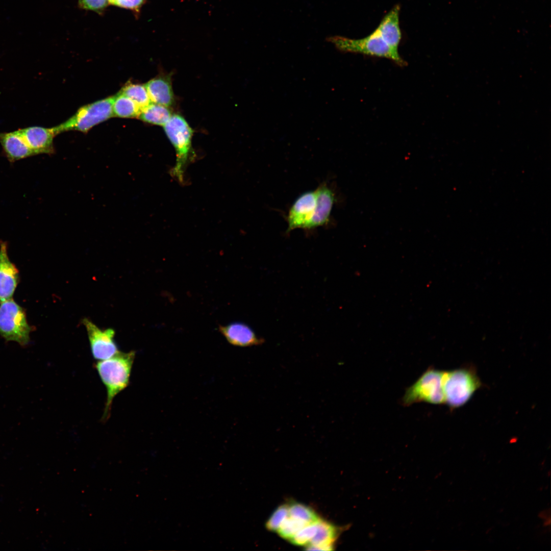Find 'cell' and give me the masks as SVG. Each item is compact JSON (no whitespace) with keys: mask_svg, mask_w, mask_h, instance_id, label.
Wrapping results in <instances>:
<instances>
[{"mask_svg":"<svg viewBox=\"0 0 551 551\" xmlns=\"http://www.w3.org/2000/svg\"><path fill=\"white\" fill-rule=\"evenodd\" d=\"M288 514L289 516L302 520L307 524L316 523L320 519L311 508L296 502L288 505Z\"/></svg>","mask_w":551,"mask_h":551,"instance_id":"21","label":"cell"},{"mask_svg":"<svg viewBox=\"0 0 551 551\" xmlns=\"http://www.w3.org/2000/svg\"><path fill=\"white\" fill-rule=\"evenodd\" d=\"M119 92L131 98L141 110L152 103L145 85L129 82Z\"/></svg>","mask_w":551,"mask_h":551,"instance_id":"20","label":"cell"},{"mask_svg":"<svg viewBox=\"0 0 551 551\" xmlns=\"http://www.w3.org/2000/svg\"><path fill=\"white\" fill-rule=\"evenodd\" d=\"M400 7L395 6L383 18L376 30L390 47L398 52L402 35L399 23Z\"/></svg>","mask_w":551,"mask_h":551,"instance_id":"15","label":"cell"},{"mask_svg":"<svg viewBox=\"0 0 551 551\" xmlns=\"http://www.w3.org/2000/svg\"><path fill=\"white\" fill-rule=\"evenodd\" d=\"M315 204V190L306 192L298 196L288 211L286 233H289L296 229L306 230L313 216Z\"/></svg>","mask_w":551,"mask_h":551,"instance_id":"9","label":"cell"},{"mask_svg":"<svg viewBox=\"0 0 551 551\" xmlns=\"http://www.w3.org/2000/svg\"><path fill=\"white\" fill-rule=\"evenodd\" d=\"M135 357V352H118L112 357L100 360L95 367L105 386L107 398L103 415V420L106 421L110 416L112 402L115 396L126 388Z\"/></svg>","mask_w":551,"mask_h":551,"instance_id":"1","label":"cell"},{"mask_svg":"<svg viewBox=\"0 0 551 551\" xmlns=\"http://www.w3.org/2000/svg\"><path fill=\"white\" fill-rule=\"evenodd\" d=\"M152 103L167 107L174 103L171 78L168 75H159L145 84Z\"/></svg>","mask_w":551,"mask_h":551,"instance_id":"16","label":"cell"},{"mask_svg":"<svg viewBox=\"0 0 551 551\" xmlns=\"http://www.w3.org/2000/svg\"><path fill=\"white\" fill-rule=\"evenodd\" d=\"M172 115L168 107L152 103L142 110L138 117L144 122L163 127Z\"/></svg>","mask_w":551,"mask_h":551,"instance_id":"18","label":"cell"},{"mask_svg":"<svg viewBox=\"0 0 551 551\" xmlns=\"http://www.w3.org/2000/svg\"><path fill=\"white\" fill-rule=\"evenodd\" d=\"M481 386L476 373L469 368L446 371L443 385L445 403L453 408L466 404Z\"/></svg>","mask_w":551,"mask_h":551,"instance_id":"7","label":"cell"},{"mask_svg":"<svg viewBox=\"0 0 551 551\" xmlns=\"http://www.w3.org/2000/svg\"><path fill=\"white\" fill-rule=\"evenodd\" d=\"M20 281L19 272L8 255L6 242H0V303L12 298Z\"/></svg>","mask_w":551,"mask_h":551,"instance_id":"10","label":"cell"},{"mask_svg":"<svg viewBox=\"0 0 551 551\" xmlns=\"http://www.w3.org/2000/svg\"><path fill=\"white\" fill-rule=\"evenodd\" d=\"M35 155L52 154L55 149L53 140L56 136L52 128L30 127L17 130Z\"/></svg>","mask_w":551,"mask_h":551,"instance_id":"13","label":"cell"},{"mask_svg":"<svg viewBox=\"0 0 551 551\" xmlns=\"http://www.w3.org/2000/svg\"><path fill=\"white\" fill-rule=\"evenodd\" d=\"M317 522L305 526L289 540L290 542L298 546L309 544L317 531Z\"/></svg>","mask_w":551,"mask_h":551,"instance_id":"24","label":"cell"},{"mask_svg":"<svg viewBox=\"0 0 551 551\" xmlns=\"http://www.w3.org/2000/svg\"><path fill=\"white\" fill-rule=\"evenodd\" d=\"M109 1L110 3H111L112 4H113V3L114 2V0H109Z\"/></svg>","mask_w":551,"mask_h":551,"instance_id":"27","label":"cell"},{"mask_svg":"<svg viewBox=\"0 0 551 551\" xmlns=\"http://www.w3.org/2000/svg\"><path fill=\"white\" fill-rule=\"evenodd\" d=\"M163 128L176 154V163L170 171L171 175L183 183L186 167L194 156L192 146V130L179 114L172 115Z\"/></svg>","mask_w":551,"mask_h":551,"instance_id":"2","label":"cell"},{"mask_svg":"<svg viewBox=\"0 0 551 551\" xmlns=\"http://www.w3.org/2000/svg\"><path fill=\"white\" fill-rule=\"evenodd\" d=\"M82 323L86 329L91 351L95 360L107 359L119 352L113 329L102 330L87 318L83 319Z\"/></svg>","mask_w":551,"mask_h":551,"instance_id":"8","label":"cell"},{"mask_svg":"<svg viewBox=\"0 0 551 551\" xmlns=\"http://www.w3.org/2000/svg\"><path fill=\"white\" fill-rule=\"evenodd\" d=\"M114 95L109 96L81 107L66 121L52 128L55 135L73 130L86 133L94 126L114 117Z\"/></svg>","mask_w":551,"mask_h":551,"instance_id":"6","label":"cell"},{"mask_svg":"<svg viewBox=\"0 0 551 551\" xmlns=\"http://www.w3.org/2000/svg\"><path fill=\"white\" fill-rule=\"evenodd\" d=\"M327 42L333 44L336 49L344 53H360L372 56L386 58L400 65L405 62L398 52L392 49L375 29L371 34L361 39H350L341 36L326 37Z\"/></svg>","mask_w":551,"mask_h":551,"instance_id":"3","label":"cell"},{"mask_svg":"<svg viewBox=\"0 0 551 551\" xmlns=\"http://www.w3.org/2000/svg\"><path fill=\"white\" fill-rule=\"evenodd\" d=\"M289 516L288 505L278 507L266 522V528L271 532H277L282 522Z\"/></svg>","mask_w":551,"mask_h":551,"instance_id":"23","label":"cell"},{"mask_svg":"<svg viewBox=\"0 0 551 551\" xmlns=\"http://www.w3.org/2000/svg\"><path fill=\"white\" fill-rule=\"evenodd\" d=\"M316 204L313 216L306 230H313L327 224L330 221L335 201V194L327 184H321L315 190Z\"/></svg>","mask_w":551,"mask_h":551,"instance_id":"11","label":"cell"},{"mask_svg":"<svg viewBox=\"0 0 551 551\" xmlns=\"http://www.w3.org/2000/svg\"><path fill=\"white\" fill-rule=\"evenodd\" d=\"M81 7L95 11H99L110 3L109 0H79Z\"/></svg>","mask_w":551,"mask_h":551,"instance_id":"25","label":"cell"},{"mask_svg":"<svg viewBox=\"0 0 551 551\" xmlns=\"http://www.w3.org/2000/svg\"><path fill=\"white\" fill-rule=\"evenodd\" d=\"M218 330L227 341L234 346L248 347L261 345L264 342L247 324L242 322H233L220 325Z\"/></svg>","mask_w":551,"mask_h":551,"instance_id":"12","label":"cell"},{"mask_svg":"<svg viewBox=\"0 0 551 551\" xmlns=\"http://www.w3.org/2000/svg\"><path fill=\"white\" fill-rule=\"evenodd\" d=\"M112 110L115 117L136 118L139 117L142 110L131 98L119 92L114 95Z\"/></svg>","mask_w":551,"mask_h":551,"instance_id":"19","label":"cell"},{"mask_svg":"<svg viewBox=\"0 0 551 551\" xmlns=\"http://www.w3.org/2000/svg\"><path fill=\"white\" fill-rule=\"evenodd\" d=\"M144 0H114L112 4L120 7L136 10L143 4Z\"/></svg>","mask_w":551,"mask_h":551,"instance_id":"26","label":"cell"},{"mask_svg":"<svg viewBox=\"0 0 551 551\" xmlns=\"http://www.w3.org/2000/svg\"><path fill=\"white\" fill-rule=\"evenodd\" d=\"M306 525L303 521L288 516L282 522L277 532L282 538L289 540Z\"/></svg>","mask_w":551,"mask_h":551,"instance_id":"22","label":"cell"},{"mask_svg":"<svg viewBox=\"0 0 551 551\" xmlns=\"http://www.w3.org/2000/svg\"><path fill=\"white\" fill-rule=\"evenodd\" d=\"M445 373V371L428 368L407 388L402 400L403 404L409 406L422 402L435 405L444 404Z\"/></svg>","mask_w":551,"mask_h":551,"instance_id":"4","label":"cell"},{"mask_svg":"<svg viewBox=\"0 0 551 551\" xmlns=\"http://www.w3.org/2000/svg\"><path fill=\"white\" fill-rule=\"evenodd\" d=\"M33 330L24 309L12 298L0 303V335L7 341L16 342L25 346L30 341Z\"/></svg>","mask_w":551,"mask_h":551,"instance_id":"5","label":"cell"},{"mask_svg":"<svg viewBox=\"0 0 551 551\" xmlns=\"http://www.w3.org/2000/svg\"><path fill=\"white\" fill-rule=\"evenodd\" d=\"M0 143L11 162L35 155L18 131L0 132Z\"/></svg>","mask_w":551,"mask_h":551,"instance_id":"14","label":"cell"},{"mask_svg":"<svg viewBox=\"0 0 551 551\" xmlns=\"http://www.w3.org/2000/svg\"><path fill=\"white\" fill-rule=\"evenodd\" d=\"M337 530L332 523L320 519L317 531L306 549L309 550H331L336 538Z\"/></svg>","mask_w":551,"mask_h":551,"instance_id":"17","label":"cell"}]
</instances>
